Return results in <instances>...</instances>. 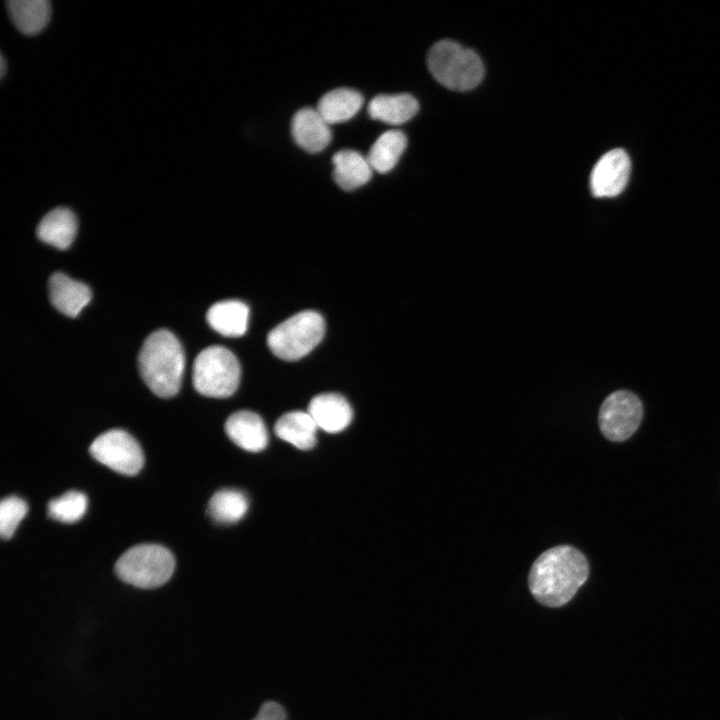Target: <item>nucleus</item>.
Listing matches in <instances>:
<instances>
[{
    "label": "nucleus",
    "mask_w": 720,
    "mask_h": 720,
    "mask_svg": "<svg viewBox=\"0 0 720 720\" xmlns=\"http://www.w3.org/2000/svg\"><path fill=\"white\" fill-rule=\"evenodd\" d=\"M89 451L97 461L124 475L137 474L144 464L143 451L137 440L120 429L108 430L99 435L90 445Z\"/></svg>",
    "instance_id": "8"
},
{
    "label": "nucleus",
    "mask_w": 720,
    "mask_h": 720,
    "mask_svg": "<svg viewBox=\"0 0 720 720\" xmlns=\"http://www.w3.org/2000/svg\"><path fill=\"white\" fill-rule=\"evenodd\" d=\"M7 10L15 26L26 35L39 33L51 14L47 0H10L7 1Z\"/></svg>",
    "instance_id": "20"
},
{
    "label": "nucleus",
    "mask_w": 720,
    "mask_h": 720,
    "mask_svg": "<svg viewBox=\"0 0 720 720\" xmlns=\"http://www.w3.org/2000/svg\"><path fill=\"white\" fill-rule=\"evenodd\" d=\"M175 568L173 554L158 544H140L125 551L115 564V573L124 582L151 589L166 583Z\"/></svg>",
    "instance_id": "4"
},
{
    "label": "nucleus",
    "mask_w": 720,
    "mask_h": 720,
    "mask_svg": "<svg viewBox=\"0 0 720 720\" xmlns=\"http://www.w3.org/2000/svg\"><path fill=\"white\" fill-rule=\"evenodd\" d=\"M0 58H1V63H0V66H1V69H0V74H1V77H3V76H4V74H5V60H4V58H3V56H2V55H1V57H0Z\"/></svg>",
    "instance_id": "26"
},
{
    "label": "nucleus",
    "mask_w": 720,
    "mask_h": 720,
    "mask_svg": "<svg viewBox=\"0 0 720 720\" xmlns=\"http://www.w3.org/2000/svg\"><path fill=\"white\" fill-rule=\"evenodd\" d=\"M589 575L586 557L573 546L559 545L540 554L533 562L528 585L534 598L544 606L566 604Z\"/></svg>",
    "instance_id": "1"
},
{
    "label": "nucleus",
    "mask_w": 720,
    "mask_h": 720,
    "mask_svg": "<svg viewBox=\"0 0 720 720\" xmlns=\"http://www.w3.org/2000/svg\"><path fill=\"white\" fill-rule=\"evenodd\" d=\"M363 103L364 98L357 90L336 88L319 99L316 110L331 125L351 119L361 109Z\"/></svg>",
    "instance_id": "19"
},
{
    "label": "nucleus",
    "mask_w": 720,
    "mask_h": 720,
    "mask_svg": "<svg viewBox=\"0 0 720 720\" xmlns=\"http://www.w3.org/2000/svg\"><path fill=\"white\" fill-rule=\"evenodd\" d=\"M253 720H286V714L280 704L268 701L262 704Z\"/></svg>",
    "instance_id": "25"
},
{
    "label": "nucleus",
    "mask_w": 720,
    "mask_h": 720,
    "mask_svg": "<svg viewBox=\"0 0 720 720\" xmlns=\"http://www.w3.org/2000/svg\"><path fill=\"white\" fill-rule=\"evenodd\" d=\"M206 318L208 324L221 335L238 337L247 330L249 308L239 300H223L209 308Z\"/></svg>",
    "instance_id": "17"
},
{
    "label": "nucleus",
    "mask_w": 720,
    "mask_h": 720,
    "mask_svg": "<svg viewBox=\"0 0 720 720\" xmlns=\"http://www.w3.org/2000/svg\"><path fill=\"white\" fill-rule=\"evenodd\" d=\"M427 63L434 78L454 91L471 90L484 76L480 57L473 50L451 40L435 43L428 52Z\"/></svg>",
    "instance_id": "3"
},
{
    "label": "nucleus",
    "mask_w": 720,
    "mask_h": 720,
    "mask_svg": "<svg viewBox=\"0 0 720 720\" xmlns=\"http://www.w3.org/2000/svg\"><path fill=\"white\" fill-rule=\"evenodd\" d=\"M318 428L337 433L352 421L353 411L348 401L337 393H323L312 398L307 411Z\"/></svg>",
    "instance_id": "11"
},
{
    "label": "nucleus",
    "mask_w": 720,
    "mask_h": 720,
    "mask_svg": "<svg viewBox=\"0 0 720 720\" xmlns=\"http://www.w3.org/2000/svg\"><path fill=\"white\" fill-rule=\"evenodd\" d=\"M333 178L346 191H352L366 184L372 177V168L361 153L351 149L340 150L332 158Z\"/></svg>",
    "instance_id": "14"
},
{
    "label": "nucleus",
    "mask_w": 720,
    "mask_h": 720,
    "mask_svg": "<svg viewBox=\"0 0 720 720\" xmlns=\"http://www.w3.org/2000/svg\"><path fill=\"white\" fill-rule=\"evenodd\" d=\"M49 298L52 305L68 317H76L90 302L92 293L90 288L67 275L56 272L51 275L49 282Z\"/></svg>",
    "instance_id": "13"
},
{
    "label": "nucleus",
    "mask_w": 720,
    "mask_h": 720,
    "mask_svg": "<svg viewBox=\"0 0 720 720\" xmlns=\"http://www.w3.org/2000/svg\"><path fill=\"white\" fill-rule=\"evenodd\" d=\"M247 510L245 494L236 489H222L211 497L207 511L215 522L232 524L242 519Z\"/></svg>",
    "instance_id": "22"
},
{
    "label": "nucleus",
    "mask_w": 720,
    "mask_h": 720,
    "mask_svg": "<svg viewBox=\"0 0 720 720\" xmlns=\"http://www.w3.org/2000/svg\"><path fill=\"white\" fill-rule=\"evenodd\" d=\"M406 146L407 138L402 131L388 130L374 142L366 158L372 170L384 174L395 167Z\"/></svg>",
    "instance_id": "21"
},
{
    "label": "nucleus",
    "mask_w": 720,
    "mask_h": 720,
    "mask_svg": "<svg viewBox=\"0 0 720 720\" xmlns=\"http://www.w3.org/2000/svg\"><path fill=\"white\" fill-rule=\"evenodd\" d=\"M88 506L86 495L79 491H68L48 503L50 518L63 522L74 523L85 514Z\"/></svg>",
    "instance_id": "23"
},
{
    "label": "nucleus",
    "mask_w": 720,
    "mask_h": 720,
    "mask_svg": "<svg viewBox=\"0 0 720 720\" xmlns=\"http://www.w3.org/2000/svg\"><path fill=\"white\" fill-rule=\"evenodd\" d=\"M138 366L142 379L153 393L162 398L176 395L185 367L180 341L166 329L154 331L139 351Z\"/></svg>",
    "instance_id": "2"
},
{
    "label": "nucleus",
    "mask_w": 720,
    "mask_h": 720,
    "mask_svg": "<svg viewBox=\"0 0 720 720\" xmlns=\"http://www.w3.org/2000/svg\"><path fill=\"white\" fill-rule=\"evenodd\" d=\"M38 238L58 249H67L77 233V219L68 208L58 207L48 212L39 222Z\"/></svg>",
    "instance_id": "15"
},
{
    "label": "nucleus",
    "mask_w": 720,
    "mask_h": 720,
    "mask_svg": "<svg viewBox=\"0 0 720 720\" xmlns=\"http://www.w3.org/2000/svg\"><path fill=\"white\" fill-rule=\"evenodd\" d=\"M291 134L296 144L309 153L324 150L331 141L329 124L316 109L298 110L291 120Z\"/></svg>",
    "instance_id": "10"
},
{
    "label": "nucleus",
    "mask_w": 720,
    "mask_h": 720,
    "mask_svg": "<svg viewBox=\"0 0 720 720\" xmlns=\"http://www.w3.org/2000/svg\"><path fill=\"white\" fill-rule=\"evenodd\" d=\"M631 163L622 149H613L605 153L595 164L590 177V187L595 197H614L625 188Z\"/></svg>",
    "instance_id": "9"
},
{
    "label": "nucleus",
    "mask_w": 720,
    "mask_h": 720,
    "mask_svg": "<svg viewBox=\"0 0 720 720\" xmlns=\"http://www.w3.org/2000/svg\"><path fill=\"white\" fill-rule=\"evenodd\" d=\"M28 511L27 503L18 496L5 497L0 503V534L10 539Z\"/></svg>",
    "instance_id": "24"
},
{
    "label": "nucleus",
    "mask_w": 720,
    "mask_h": 720,
    "mask_svg": "<svg viewBox=\"0 0 720 720\" xmlns=\"http://www.w3.org/2000/svg\"><path fill=\"white\" fill-rule=\"evenodd\" d=\"M318 426L308 412L291 411L283 414L275 423L277 437L298 449L309 450L316 444Z\"/></svg>",
    "instance_id": "18"
},
{
    "label": "nucleus",
    "mask_w": 720,
    "mask_h": 720,
    "mask_svg": "<svg viewBox=\"0 0 720 720\" xmlns=\"http://www.w3.org/2000/svg\"><path fill=\"white\" fill-rule=\"evenodd\" d=\"M417 100L410 94H380L375 96L368 104V114L374 120L390 125H400L418 112Z\"/></svg>",
    "instance_id": "16"
},
{
    "label": "nucleus",
    "mask_w": 720,
    "mask_h": 720,
    "mask_svg": "<svg viewBox=\"0 0 720 720\" xmlns=\"http://www.w3.org/2000/svg\"><path fill=\"white\" fill-rule=\"evenodd\" d=\"M228 437L240 448L259 452L268 444V431L261 417L249 410H241L229 416L225 423Z\"/></svg>",
    "instance_id": "12"
},
{
    "label": "nucleus",
    "mask_w": 720,
    "mask_h": 720,
    "mask_svg": "<svg viewBox=\"0 0 720 720\" xmlns=\"http://www.w3.org/2000/svg\"><path fill=\"white\" fill-rule=\"evenodd\" d=\"M642 416L640 399L630 391L618 390L603 401L599 409V428L608 440L621 442L638 429Z\"/></svg>",
    "instance_id": "7"
},
{
    "label": "nucleus",
    "mask_w": 720,
    "mask_h": 720,
    "mask_svg": "<svg viewBox=\"0 0 720 720\" xmlns=\"http://www.w3.org/2000/svg\"><path fill=\"white\" fill-rule=\"evenodd\" d=\"M324 334L323 317L316 311L305 310L274 327L267 336V344L277 357L294 361L311 352Z\"/></svg>",
    "instance_id": "5"
},
{
    "label": "nucleus",
    "mask_w": 720,
    "mask_h": 720,
    "mask_svg": "<svg viewBox=\"0 0 720 720\" xmlns=\"http://www.w3.org/2000/svg\"><path fill=\"white\" fill-rule=\"evenodd\" d=\"M241 368L236 356L227 348L212 345L202 350L193 365V385L207 397L231 396L238 388Z\"/></svg>",
    "instance_id": "6"
}]
</instances>
